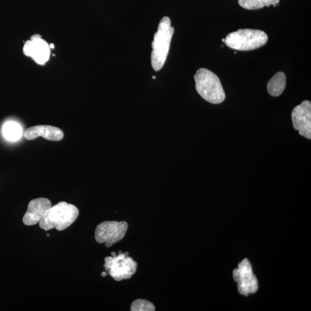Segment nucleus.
I'll return each mask as SVG.
<instances>
[{"instance_id": "f257e3e1", "label": "nucleus", "mask_w": 311, "mask_h": 311, "mask_svg": "<svg viewBox=\"0 0 311 311\" xmlns=\"http://www.w3.org/2000/svg\"><path fill=\"white\" fill-rule=\"evenodd\" d=\"M171 24L169 17H164L160 21L158 32L154 34L152 43L151 64L156 71L162 69L169 53L171 42L175 32L174 28Z\"/></svg>"}, {"instance_id": "f03ea898", "label": "nucleus", "mask_w": 311, "mask_h": 311, "mask_svg": "<svg viewBox=\"0 0 311 311\" xmlns=\"http://www.w3.org/2000/svg\"><path fill=\"white\" fill-rule=\"evenodd\" d=\"M79 210L75 205L60 202L50 207L40 222V227L45 231L55 228L58 231L66 230L74 223L79 216Z\"/></svg>"}, {"instance_id": "7ed1b4c3", "label": "nucleus", "mask_w": 311, "mask_h": 311, "mask_svg": "<svg viewBox=\"0 0 311 311\" xmlns=\"http://www.w3.org/2000/svg\"><path fill=\"white\" fill-rule=\"evenodd\" d=\"M197 92L205 101L220 104L226 99L221 81L219 77L209 69L200 68L194 76Z\"/></svg>"}, {"instance_id": "20e7f679", "label": "nucleus", "mask_w": 311, "mask_h": 311, "mask_svg": "<svg viewBox=\"0 0 311 311\" xmlns=\"http://www.w3.org/2000/svg\"><path fill=\"white\" fill-rule=\"evenodd\" d=\"M268 36L259 29H240L228 34L225 43L231 49L239 51L256 50L266 44Z\"/></svg>"}, {"instance_id": "39448f33", "label": "nucleus", "mask_w": 311, "mask_h": 311, "mask_svg": "<svg viewBox=\"0 0 311 311\" xmlns=\"http://www.w3.org/2000/svg\"><path fill=\"white\" fill-rule=\"evenodd\" d=\"M105 270L117 282L128 279L135 274L137 263L129 257V253L119 252L116 256L107 257L105 259Z\"/></svg>"}, {"instance_id": "423d86ee", "label": "nucleus", "mask_w": 311, "mask_h": 311, "mask_svg": "<svg viewBox=\"0 0 311 311\" xmlns=\"http://www.w3.org/2000/svg\"><path fill=\"white\" fill-rule=\"evenodd\" d=\"M128 228L126 222H104L99 224L95 230V240L99 243L105 244L107 247H111L123 239Z\"/></svg>"}, {"instance_id": "0eeeda50", "label": "nucleus", "mask_w": 311, "mask_h": 311, "mask_svg": "<svg viewBox=\"0 0 311 311\" xmlns=\"http://www.w3.org/2000/svg\"><path fill=\"white\" fill-rule=\"evenodd\" d=\"M233 278L237 283L238 291L242 295L247 296L256 293L258 288V280L253 273L252 265L244 259L233 271Z\"/></svg>"}, {"instance_id": "6e6552de", "label": "nucleus", "mask_w": 311, "mask_h": 311, "mask_svg": "<svg viewBox=\"0 0 311 311\" xmlns=\"http://www.w3.org/2000/svg\"><path fill=\"white\" fill-rule=\"evenodd\" d=\"M293 128L299 131L300 135L311 139V104L309 101L302 102L292 111Z\"/></svg>"}, {"instance_id": "1a4fd4ad", "label": "nucleus", "mask_w": 311, "mask_h": 311, "mask_svg": "<svg viewBox=\"0 0 311 311\" xmlns=\"http://www.w3.org/2000/svg\"><path fill=\"white\" fill-rule=\"evenodd\" d=\"M51 207V203L48 199H34L29 203L27 210L23 218V223L27 226L40 223Z\"/></svg>"}, {"instance_id": "9d476101", "label": "nucleus", "mask_w": 311, "mask_h": 311, "mask_svg": "<svg viewBox=\"0 0 311 311\" xmlns=\"http://www.w3.org/2000/svg\"><path fill=\"white\" fill-rule=\"evenodd\" d=\"M64 135L59 128L49 125H38L28 128L24 133L25 139L33 140L42 137L50 141H58L63 139Z\"/></svg>"}, {"instance_id": "9b49d317", "label": "nucleus", "mask_w": 311, "mask_h": 311, "mask_svg": "<svg viewBox=\"0 0 311 311\" xmlns=\"http://www.w3.org/2000/svg\"><path fill=\"white\" fill-rule=\"evenodd\" d=\"M50 49L48 43L42 40L41 38L32 41L30 57L39 64H45L49 59Z\"/></svg>"}, {"instance_id": "f8f14e48", "label": "nucleus", "mask_w": 311, "mask_h": 311, "mask_svg": "<svg viewBox=\"0 0 311 311\" xmlns=\"http://www.w3.org/2000/svg\"><path fill=\"white\" fill-rule=\"evenodd\" d=\"M287 77L283 72H279L268 82V92L273 97H278L282 95L286 86Z\"/></svg>"}, {"instance_id": "ddd939ff", "label": "nucleus", "mask_w": 311, "mask_h": 311, "mask_svg": "<svg viewBox=\"0 0 311 311\" xmlns=\"http://www.w3.org/2000/svg\"><path fill=\"white\" fill-rule=\"evenodd\" d=\"M279 0H238L239 5L246 10H255L264 7L277 5Z\"/></svg>"}, {"instance_id": "4468645a", "label": "nucleus", "mask_w": 311, "mask_h": 311, "mask_svg": "<svg viewBox=\"0 0 311 311\" xmlns=\"http://www.w3.org/2000/svg\"><path fill=\"white\" fill-rule=\"evenodd\" d=\"M3 132L4 136L10 141L19 140L22 136V129L15 122H8L4 125Z\"/></svg>"}, {"instance_id": "2eb2a0df", "label": "nucleus", "mask_w": 311, "mask_h": 311, "mask_svg": "<svg viewBox=\"0 0 311 311\" xmlns=\"http://www.w3.org/2000/svg\"><path fill=\"white\" fill-rule=\"evenodd\" d=\"M132 311H154V305L152 302L144 299H138L134 301L131 305Z\"/></svg>"}, {"instance_id": "dca6fc26", "label": "nucleus", "mask_w": 311, "mask_h": 311, "mask_svg": "<svg viewBox=\"0 0 311 311\" xmlns=\"http://www.w3.org/2000/svg\"><path fill=\"white\" fill-rule=\"evenodd\" d=\"M31 48L32 41L29 40L26 42L24 46L23 52L24 54L28 56V57H30V54H31Z\"/></svg>"}, {"instance_id": "f3484780", "label": "nucleus", "mask_w": 311, "mask_h": 311, "mask_svg": "<svg viewBox=\"0 0 311 311\" xmlns=\"http://www.w3.org/2000/svg\"><path fill=\"white\" fill-rule=\"evenodd\" d=\"M41 36H40V35H34V36H33L32 38H31V41H34V40H37V39L38 38H40Z\"/></svg>"}, {"instance_id": "a211bd4d", "label": "nucleus", "mask_w": 311, "mask_h": 311, "mask_svg": "<svg viewBox=\"0 0 311 311\" xmlns=\"http://www.w3.org/2000/svg\"><path fill=\"white\" fill-rule=\"evenodd\" d=\"M107 274V272H103V273L101 274L102 276H103V277H105V276H106Z\"/></svg>"}, {"instance_id": "6ab92c4d", "label": "nucleus", "mask_w": 311, "mask_h": 311, "mask_svg": "<svg viewBox=\"0 0 311 311\" xmlns=\"http://www.w3.org/2000/svg\"><path fill=\"white\" fill-rule=\"evenodd\" d=\"M49 46H50V49H54V46L53 44H51V45H50Z\"/></svg>"}, {"instance_id": "aec40b11", "label": "nucleus", "mask_w": 311, "mask_h": 311, "mask_svg": "<svg viewBox=\"0 0 311 311\" xmlns=\"http://www.w3.org/2000/svg\"><path fill=\"white\" fill-rule=\"evenodd\" d=\"M111 256H116V254L115 252H112L111 253Z\"/></svg>"}, {"instance_id": "412c9836", "label": "nucleus", "mask_w": 311, "mask_h": 311, "mask_svg": "<svg viewBox=\"0 0 311 311\" xmlns=\"http://www.w3.org/2000/svg\"><path fill=\"white\" fill-rule=\"evenodd\" d=\"M222 41L225 43V39H223Z\"/></svg>"}, {"instance_id": "4be33fe9", "label": "nucleus", "mask_w": 311, "mask_h": 311, "mask_svg": "<svg viewBox=\"0 0 311 311\" xmlns=\"http://www.w3.org/2000/svg\"><path fill=\"white\" fill-rule=\"evenodd\" d=\"M156 78H157V77H156L155 76H153V79H156Z\"/></svg>"}]
</instances>
